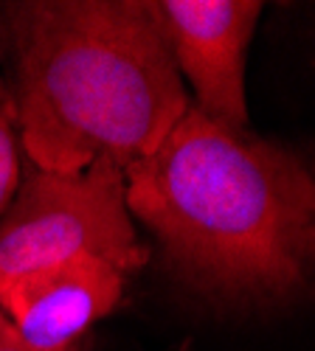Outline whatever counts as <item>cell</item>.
Masks as SVG:
<instances>
[{
  "label": "cell",
  "mask_w": 315,
  "mask_h": 351,
  "mask_svg": "<svg viewBox=\"0 0 315 351\" xmlns=\"http://www.w3.org/2000/svg\"><path fill=\"white\" fill-rule=\"evenodd\" d=\"M124 186L132 219L197 298L268 312L315 295V178L299 152L191 104Z\"/></svg>",
  "instance_id": "6da1fadb"
},
{
  "label": "cell",
  "mask_w": 315,
  "mask_h": 351,
  "mask_svg": "<svg viewBox=\"0 0 315 351\" xmlns=\"http://www.w3.org/2000/svg\"><path fill=\"white\" fill-rule=\"evenodd\" d=\"M14 62L12 107L25 160L76 174L127 171L191 107L147 0H25L0 6Z\"/></svg>",
  "instance_id": "7a4b0ae2"
},
{
  "label": "cell",
  "mask_w": 315,
  "mask_h": 351,
  "mask_svg": "<svg viewBox=\"0 0 315 351\" xmlns=\"http://www.w3.org/2000/svg\"><path fill=\"white\" fill-rule=\"evenodd\" d=\"M71 258H99L124 276L150 261L127 208L124 171L93 163L76 174L23 163L20 186L0 219V284Z\"/></svg>",
  "instance_id": "3957f363"
},
{
  "label": "cell",
  "mask_w": 315,
  "mask_h": 351,
  "mask_svg": "<svg viewBox=\"0 0 315 351\" xmlns=\"http://www.w3.org/2000/svg\"><path fill=\"white\" fill-rule=\"evenodd\" d=\"M158 34L194 107L209 119L248 130L245 65L265 3L259 0H147Z\"/></svg>",
  "instance_id": "277c9868"
},
{
  "label": "cell",
  "mask_w": 315,
  "mask_h": 351,
  "mask_svg": "<svg viewBox=\"0 0 315 351\" xmlns=\"http://www.w3.org/2000/svg\"><path fill=\"white\" fill-rule=\"evenodd\" d=\"M127 276L99 258H71L0 284V315L25 351H82L88 332L121 304Z\"/></svg>",
  "instance_id": "5b68a950"
},
{
  "label": "cell",
  "mask_w": 315,
  "mask_h": 351,
  "mask_svg": "<svg viewBox=\"0 0 315 351\" xmlns=\"http://www.w3.org/2000/svg\"><path fill=\"white\" fill-rule=\"evenodd\" d=\"M23 174V158H20V132L12 99H0V219L9 211L12 199L20 186Z\"/></svg>",
  "instance_id": "8992f818"
},
{
  "label": "cell",
  "mask_w": 315,
  "mask_h": 351,
  "mask_svg": "<svg viewBox=\"0 0 315 351\" xmlns=\"http://www.w3.org/2000/svg\"><path fill=\"white\" fill-rule=\"evenodd\" d=\"M0 351H25V346L17 340V335L12 332L9 320L0 315Z\"/></svg>",
  "instance_id": "52a82bcc"
},
{
  "label": "cell",
  "mask_w": 315,
  "mask_h": 351,
  "mask_svg": "<svg viewBox=\"0 0 315 351\" xmlns=\"http://www.w3.org/2000/svg\"><path fill=\"white\" fill-rule=\"evenodd\" d=\"M310 163V169H312V178H315V149H312V160H307Z\"/></svg>",
  "instance_id": "ba28073f"
},
{
  "label": "cell",
  "mask_w": 315,
  "mask_h": 351,
  "mask_svg": "<svg viewBox=\"0 0 315 351\" xmlns=\"http://www.w3.org/2000/svg\"><path fill=\"white\" fill-rule=\"evenodd\" d=\"M0 56H3V45H0Z\"/></svg>",
  "instance_id": "9c48e42d"
}]
</instances>
